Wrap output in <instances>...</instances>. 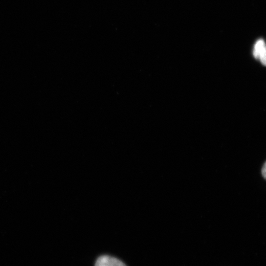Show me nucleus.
Listing matches in <instances>:
<instances>
[{"label":"nucleus","mask_w":266,"mask_h":266,"mask_svg":"<svg viewBox=\"0 0 266 266\" xmlns=\"http://www.w3.org/2000/svg\"><path fill=\"white\" fill-rule=\"evenodd\" d=\"M95 266H126L120 260L111 256L103 255L99 257L95 263Z\"/></svg>","instance_id":"obj_1"},{"label":"nucleus","mask_w":266,"mask_h":266,"mask_svg":"<svg viewBox=\"0 0 266 266\" xmlns=\"http://www.w3.org/2000/svg\"><path fill=\"white\" fill-rule=\"evenodd\" d=\"M266 48L264 41L259 40L256 43L253 51V55L256 59H259V55L264 49Z\"/></svg>","instance_id":"obj_2"},{"label":"nucleus","mask_w":266,"mask_h":266,"mask_svg":"<svg viewBox=\"0 0 266 266\" xmlns=\"http://www.w3.org/2000/svg\"><path fill=\"white\" fill-rule=\"evenodd\" d=\"M266 162H265L263 164V165L262 166L261 170V174L262 175V177L265 180H266Z\"/></svg>","instance_id":"obj_3"}]
</instances>
